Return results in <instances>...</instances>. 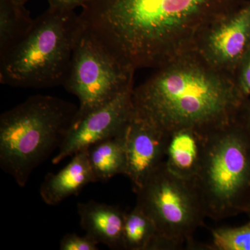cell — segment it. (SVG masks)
<instances>
[{
    "mask_svg": "<svg viewBox=\"0 0 250 250\" xmlns=\"http://www.w3.org/2000/svg\"><path fill=\"white\" fill-rule=\"evenodd\" d=\"M77 211L81 227L99 244L112 250L124 249L126 213L120 207L91 200L79 203Z\"/></svg>",
    "mask_w": 250,
    "mask_h": 250,
    "instance_id": "cell-11",
    "label": "cell"
},
{
    "mask_svg": "<svg viewBox=\"0 0 250 250\" xmlns=\"http://www.w3.org/2000/svg\"><path fill=\"white\" fill-rule=\"evenodd\" d=\"M134 113L166 135L192 129L207 137L236 120L248 101L234 76L188 51L157 67L132 92Z\"/></svg>",
    "mask_w": 250,
    "mask_h": 250,
    "instance_id": "cell-2",
    "label": "cell"
},
{
    "mask_svg": "<svg viewBox=\"0 0 250 250\" xmlns=\"http://www.w3.org/2000/svg\"><path fill=\"white\" fill-rule=\"evenodd\" d=\"M78 106L62 99L37 95L0 116V167L20 187L33 171L59 149Z\"/></svg>",
    "mask_w": 250,
    "mask_h": 250,
    "instance_id": "cell-3",
    "label": "cell"
},
{
    "mask_svg": "<svg viewBox=\"0 0 250 250\" xmlns=\"http://www.w3.org/2000/svg\"><path fill=\"white\" fill-rule=\"evenodd\" d=\"M246 213L247 215H248V216H249V218L250 219V206L249 208H248V209H247Z\"/></svg>",
    "mask_w": 250,
    "mask_h": 250,
    "instance_id": "cell-23",
    "label": "cell"
},
{
    "mask_svg": "<svg viewBox=\"0 0 250 250\" xmlns=\"http://www.w3.org/2000/svg\"><path fill=\"white\" fill-rule=\"evenodd\" d=\"M234 79L240 93L250 102V49L235 72Z\"/></svg>",
    "mask_w": 250,
    "mask_h": 250,
    "instance_id": "cell-19",
    "label": "cell"
},
{
    "mask_svg": "<svg viewBox=\"0 0 250 250\" xmlns=\"http://www.w3.org/2000/svg\"><path fill=\"white\" fill-rule=\"evenodd\" d=\"M241 0H84L85 29L125 66H161L192 50L215 18Z\"/></svg>",
    "mask_w": 250,
    "mask_h": 250,
    "instance_id": "cell-1",
    "label": "cell"
},
{
    "mask_svg": "<svg viewBox=\"0 0 250 250\" xmlns=\"http://www.w3.org/2000/svg\"><path fill=\"white\" fill-rule=\"evenodd\" d=\"M134 72L115 58L85 29L62 84L78 99L75 120L134 88Z\"/></svg>",
    "mask_w": 250,
    "mask_h": 250,
    "instance_id": "cell-7",
    "label": "cell"
},
{
    "mask_svg": "<svg viewBox=\"0 0 250 250\" xmlns=\"http://www.w3.org/2000/svg\"><path fill=\"white\" fill-rule=\"evenodd\" d=\"M206 137L192 129L171 133L166 146V168L180 178L194 180L200 172Z\"/></svg>",
    "mask_w": 250,
    "mask_h": 250,
    "instance_id": "cell-13",
    "label": "cell"
},
{
    "mask_svg": "<svg viewBox=\"0 0 250 250\" xmlns=\"http://www.w3.org/2000/svg\"><path fill=\"white\" fill-rule=\"evenodd\" d=\"M242 122L250 134V102H248L240 116Z\"/></svg>",
    "mask_w": 250,
    "mask_h": 250,
    "instance_id": "cell-21",
    "label": "cell"
},
{
    "mask_svg": "<svg viewBox=\"0 0 250 250\" xmlns=\"http://www.w3.org/2000/svg\"><path fill=\"white\" fill-rule=\"evenodd\" d=\"M85 25L75 11L48 9L27 36L0 57L1 84L47 88L63 84Z\"/></svg>",
    "mask_w": 250,
    "mask_h": 250,
    "instance_id": "cell-4",
    "label": "cell"
},
{
    "mask_svg": "<svg viewBox=\"0 0 250 250\" xmlns=\"http://www.w3.org/2000/svg\"><path fill=\"white\" fill-rule=\"evenodd\" d=\"M84 0H47L49 8L61 11H75L81 7Z\"/></svg>",
    "mask_w": 250,
    "mask_h": 250,
    "instance_id": "cell-20",
    "label": "cell"
},
{
    "mask_svg": "<svg viewBox=\"0 0 250 250\" xmlns=\"http://www.w3.org/2000/svg\"><path fill=\"white\" fill-rule=\"evenodd\" d=\"M209 250H250V221L236 228H219L211 230Z\"/></svg>",
    "mask_w": 250,
    "mask_h": 250,
    "instance_id": "cell-17",
    "label": "cell"
},
{
    "mask_svg": "<svg viewBox=\"0 0 250 250\" xmlns=\"http://www.w3.org/2000/svg\"><path fill=\"white\" fill-rule=\"evenodd\" d=\"M193 49L212 67L234 76L250 49V0H241L215 18Z\"/></svg>",
    "mask_w": 250,
    "mask_h": 250,
    "instance_id": "cell-8",
    "label": "cell"
},
{
    "mask_svg": "<svg viewBox=\"0 0 250 250\" xmlns=\"http://www.w3.org/2000/svg\"><path fill=\"white\" fill-rule=\"evenodd\" d=\"M133 89L126 90L101 107L75 120L52 164L57 165L95 143L121 134L134 111Z\"/></svg>",
    "mask_w": 250,
    "mask_h": 250,
    "instance_id": "cell-9",
    "label": "cell"
},
{
    "mask_svg": "<svg viewBox=\"0 0 250 250\" xmlns=\"http://www.w3.org/2000/svg\"><path fill=\"white\" fill-rule=\"evenodd\" d=\"M194 184L207 218L246 213L250 206V134L240 116L206 137Z\"/></svg>",
    "mask_w": 250,
    "mask_h": 250,
    "instance_id": "cell-5",
    "label": "cell"
},
{
    "mask_svg": "<svg viewBox=\"0 0 250 250\" xmlns=\"http://www.w3.org/2000/svg\"><path fill=\"white\" fill-rule=\"evenodd\" d=\"M158 236L155 224L137 205L126 213L123 233L125 250H152Z\"/></svg>",
    "mask_w": 250,
    "mask_h": 250,
    "instance_id": "cell-16",
    "label": "cell"
},
{
    "mask_svg": "<svg viewBox=\"0 0 250 250\" xmlns=\"http://www.w3.org/2000/svg\"><path fill=\"white\" fill-rule=\"evenodd\" d=\"M126 177L135 192L164 162L168 136L133 111L125 126Z\"/></svg>",
    "mask_w": 250,
    "mask_h": 250,
    "instance_id": "cell-10",
    "label": "cell"
},
{
    "mask_svg": "<svg viewBox=\"0 0 250 250\" xmlns=\"http://www.w3.org/2000/svg\"><path fill=\"white\" fill-rule=\"evenodd\" d=\"M34 23L24 4L0 0V57L27 36Z\"/></svg>",
    "mask_w": 250,
    "mask_h": 250,
    "instance_id": "cell-15",
    "label": "cell"
},
{
    "mask_svg": "<svg viewBox=\"0 0 250 250\" xmlns=\"http://www.w3.org/2000/svg\"><path fill=\"white\" fill-rule=\"evenodd\" d=\"M136 193V205L155 224L162 250L184 244L199 249L193 234L207 216L193 181L174 175L164 162Z\"/></svg>",
    "mask_w": 250,
    "mask_h": 250,
    "instance_id": "cell-6",
    "label": "cell"
},
{
    "mask_svg": "<svg viewBox=\"0 0 250 250\" xmlns=\"http://www.w3.org/2000/svg\"><path fill=\"white\" fill-rule=\"evenodd\" d=\"M98 242L88 234L80 236L75 233H66L59 244L61 250H98Z\"/></svg>",
    "mask_w": 250,
    "mask_h": 250,
    "instance_id": "cell-18",
    "label": "cell"
},
{
    "mask_svg": "<svg viewBox=\"0 0 250 250\" xmlns=\"http://www.w3.org/2000/svg\"><path fill=\"white\" fill-rule=\"evenodd\" d=\"M124 130L116 137L100 141L86 149L97 182H107L118 174L126 176L127 165Z\"/></svg>",
    "mask_w": 250,
    "mask_h": 250,
    "instance_id": "cell-14",
    "label": "cell"
},
{
    "mask_svg": "<svg viewBox=\"0 0 250 250\" xmlns=\"http://www.w3.org/2000/svg\"><path fill=\"white\" fill-rule=\"evenodd\" d=\"M14 1H16L17 3H19V4H25L27 1H30V0H14Z\"/></svg>",
    "mask_w": 250,
    "mask_h": 250,
    "instance_id": "cell-22",
    "label": "cell"
},
{
    "mask_svg": "<svg viewBox=\"0 0 250 250\" xmlns=\"http://www.w3.org/2000/svg\"><path fill=\"white\" fill-rule=\"evenodd\" d=\"M94 182H97L96 177L87 149H84L75 154L62 170L46 175L41 186V197L46 205H58L67 197L78 195L83 187Z\"/></svg>",
    "mask_w": 250,
    "mask_h": 250,
    "instance_id": "cell-12",
    "label": "cell"
}]
</instances>
